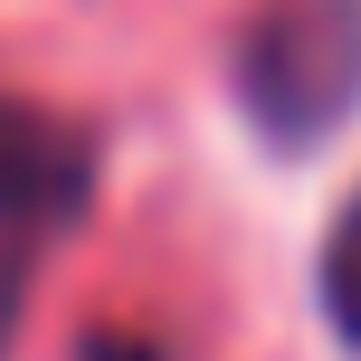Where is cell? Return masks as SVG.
Segmentation results:
<instances>
[{
	"instance_id": "4",
	"label": "cell",
	"mask_w": 361,
	"mask_h": 361,
	"mask_svg": "<svg viewBox=\"0 0 361 361\" xmlns=\"http://www.w3.org/2000/svg\"><path fill=\"white\" fill-rule=\"evenodd\" d=\"M152 343H124V333H95V343H86V361H143Z\"/></svg>"
},
{
	"instance_id": "1",
	"label": "cell",
	"mask_w": 361,
	"mask_h": 361,
	"mask_svg": "<svg viewBox=\"0 0 361 361\" xmlns=\"http://www.w3.org/2000/svg\"><path fill=\"white\" fill-rule=\"evenodd\" d=\"M238 105L267 143H324L361 105V0H267L238 38Z\"/></svg>"
},
{
	"instance_id": "3",
	"label": "cell",
	"mask_w": 361,
	"mask_h": 361,
	"mask_svg": "<svg viewBox=\"0 0 361 361\" xmlns=\"http://www.w3.org/2000/svg\"><path fill=\"white\" fill-rule=\"evenodd\" d=\"M324 314L361 352V190L343 200V219H333V238H324Z\"/></svg>"
},
{
	"instance_id": "2",
	"label": "cell",
	"mask_w": 361,
	"mask_h": 361,
	"mask_svg": "<svg viewBox=\"0 0 361 361\" xmlns=\"http://www.w3.org/2000/svg\"><path fill=\"white\" fill-rule=\"evenodd\" d=\"M86 190H95V143L67 114L0 105V352H10V324H19L38 247L86 219Z\"/></svg>"
}]
</instances>
